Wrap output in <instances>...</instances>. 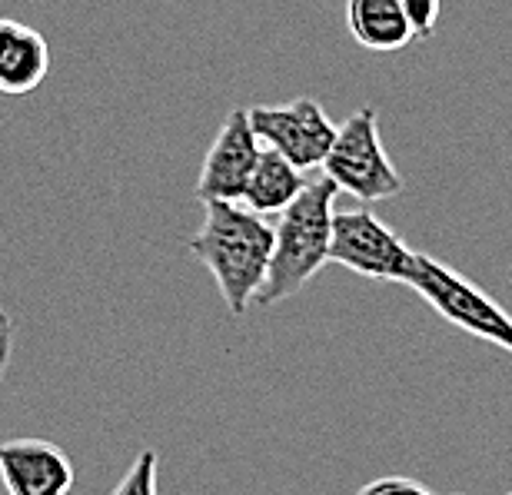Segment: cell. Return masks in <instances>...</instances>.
Listing matches in <instances>:
<instances>
[{
	"mask_svg": "<svg viewBox=\"0 0 512 495\" xmlns=\"http://www.w3.org/2000/svg\"><path fill=\"white\" fill-rule=\"evenodd\" d=\"M10 356H14V319L0 306V383H4V376H7Z\"/></svg>",
	"mask_w": 512,
	"mask_h": 495,
	"instance_id": "obj_15",
	"label": "cell"
},
{
	"mask_svg": "<svg viewBox=\"0 0 512 495\" xmlns=\"http://www.w3.org/2000/svg\"><path fill=\"white\" fill-rule=\"evenodd\" d=\"M50 74V47L40 30L24 20L0 17V94L24 97Z\"/></svg>",
	"mask_w": 512,
	"mask_h": 495,
	"instance_id": "obj_9",
	"label": "cell"
},
{
	"mask_svg": "<svg viewBox=\"0 0 512 495\" xmlns=\"http://www.w3.org/2000/svg\"><path fill=\"white\" fill-rule=\"evenodd\" d=\"M356 495H433L423 482L409 479V476H380L356 492Z\"/></svg>",
	"mask_w": 512,
	"mask_h": 495,
	"instance_id": "obj_14",
	"label": "cell"
},
{
	"mask_svg": "<svg viewBox=\"0 0 512 495\" xmlns=\"http://www.w3.org/2000/svg\"><path fill=\"white\" fill-rule=\"evenodd\" d=\"M250 127L263 147L283 153L300 170L323 167L336 140V123L313 97H296L280 107H253Z\"/></svg>",
	"mask_w": 512,
	"mask_h": 495,
	"instance_id": "obj_6",
	"label": "cell"
},
{
	"mask_svg": "<svg viewBox=\"0 0 512 495\" xmlns=\"http://www.w3.org/2000/svg\"><path fill=\"white\" fill-rule=\"evenodd\" d=\"M323 173L336 183V190L350 193L360 203H383L403 193V177L393 167L380 137V113L376 107H363L350 113L323 160Z\"/></svg>",
	"mask_w": 512,
	"mask_h": 495,
	"instance_id": "obj_3",
	"label": "cell"
},
{
	"mask_svg": "<svg viewBox=\"0 0 512 495\" xmlns=\"http://www.w3.org/2000/svg\"><path fill=\"white\" fill-rule=\"evenodd\" d=\"M306 170H300L296 163H290L283 153H276L270 147H263L260 160L253 167V177L243 190V206H250L253 213H283L300 193L306 190Z\"/></svg>",
	"mask_w": 512,
	"mask_h": 495,
	"instance_id": "obj_11",
	"label": "cell"
},
{
	"mask_svg": "<svg viewBox=\"0 0 512 495\" xmlns=\"http://www.w3.org/2000/svg\"><path fill=\"white\" fill-rule=\"evenodd\" d=\"M346 27L356 44L376 54H396L416 40L399 0H346Z\"/></svg>",
	"mask_w": 512,
	"mask_h": 495,
	"instance_id": "obj_10",
	"label": "cell"
},
{
	"mask_svg": "<svg viewBox=\"0 0 512 495\" xmlns=\"http://www.w3.org/2000/svg\"><path fill=\"white\" fill-rule=\"evenodd\" d=\"M336 183L330 177L310 180L306 190L280 213L273 226V260L263 290L256 293V306H276L290 299L330 263L333 243V213H336Z\"/></svg>",
	"mask_w": 512,
	"mask_h": 495,
	"instance_id": "obj_2",
	"label": "cell"
},
{
	"mask_svg": "<svg viewBox=\"0 0 512 495\" xmlns=\"http://www.w3.org/2000/svg\"><path fill=\"white\" fill-rule=\"evenodd\" d=\"M0 482L7 495H70L74 462L50 439L0 442Z\"/></svg>",
	"mask_w": 512,
	"mask_h": 495,
	"instance_id": "obj_8",
	"label": "cell"
},
{
	"mask_svg": "<svg viewBox=\"0 0 512 495\" xmlns=\"http://www.w3.org/2000/svg\"><path fill=\"white\" fill-rule=\"evenodd\" d=\"M187 250L207 266L230 316H243L263 290L273 260V226L243 203H203V223Z\"/></svg>",
	"mask_w": 512,
	"mask_h": 495,
	"instance_id": "obj_1",
	"label": "cell"
},
{
	"mask_svg": "<svg viewBox=\"0 0 512 495\" xmlns=\"http://www.w3.org/2000/svg\"><path fill=\"white\" fill-rule=\"evenodd\" d=\"M406 286L416 296H423L446 323H453L463 333L512 353V316L496 299H489L479 290L473 280L456 273L453 266H446L443 260H436L429 253H416L413 273H409Z\"/></svg>",
	"mask_w": 512,
	"mask_h": 495,
	"instance_id": "obj_4",
	"label": "cell"
},
{
	"mask_svg": "<svg viewBox=\"0 0 512 495\" xmlns=\"http://www.w3.org/2000/svg\"><path fill=\"white\" fill-rule=\"evenodd\" d=\"M509 495H512V492H509Z\"/></svg>",
	"mask_w": 512,
	"mask_h": 495,
	"instance_id": "obj_16",
	"label": "cell"
},
{
	"mask_svg": "<svg viewBox=\"0 0 512 495\" xmlns=\"http://www.w3.org/2000/svg\"><path fill=\"white\" fill-rule=\"evenodd\" d=\"M416 250L399 240L393 226H386L373 210H340L333 213V243L330 263L346 266L356 276L373 283H399L406 286L413 273Z\"/></svg>",
	"mask_w": 512,
	"mask_h": 495,
	"instance_id": "obj_5",
	"label": "cell"
},
{
	"mask_svg": "<svg viewBox=\"0 0 512 495\" xmlns=\"http://www.w3.org/2000/svg\"><path fill=\"white\" fill-rule=\"evenodd\" d=\"M157 469L160 456L150 446L137 452V459L130 462V469L120 476L110 495H157Z\"/></svg>",
	"mask_w": 512,
	"mask_h": 495,
	"instance_id": "obj_12",
	"label": "cell"
},
{
	"mask_svg": "<svg viewBox=\"0 0 512 495\" xmlns=\"http://www.w3.org/2000/svg\"><path fill=\"white\" fill-rule=\"evenodd\" d=\"M413 24V34L416 40H429L436 34V24H439V0H399Z\"/></svg>",
	"mask_w": 512,
	"mask_h": 495,
	"instance_id": "obj_13",
	"label": "cell"
},
{
	"mask_svg": "<svg viewBox=\"0 0 512 495\" xmlns=\"http://www.w3.org/2000/svg\"><path fill=\"white\" fill-rule=\"evenodd\" d=\"M260 153H263V143L256 140V133L250 127V110H243V107L230 110L220 133L210 143L207 157H203L200 180H197V200L200 203H210V200L240 203Z\"/></svg>",
	"mask_w": 512,
	"mask_h": 495,
	"instance_id": "obj_7",
	"label": "cell"
}]
</instances>
